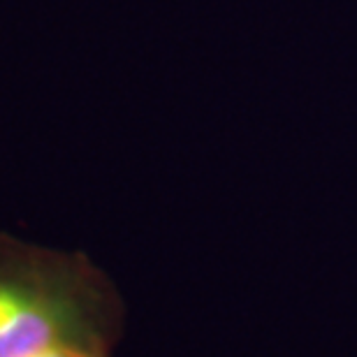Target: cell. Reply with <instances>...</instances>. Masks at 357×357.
<instances>
[{
	"instance_id": "2",
	"label": "cell",
	"mask_w": 357,
	"mask_h": 357,
	"mask_svg": "<svg viewBox=\"0 0 357 357\" xmlns=\"http://www.w3.org/2000/svg\"><path fill=\"white\" fill-rule=\"evenodd\" d=\"M31 357H112L107 353H98V351H86V348H52V351L31 355Z\"/></svg>"
},
{
	"instance_id": "1",
	"label": "cell",
	"mask_w": 357,
	"mask_h": 357,
	"mask_svg": "<svg viewBox=\"0 0 357 357\" xmlns=\"http://www.w3.org/2000/svg\"><path fill=\"white\" fill-rule=\"evenodd\" d=\"M119 325L116 290L86 255L0 232V357L52 348L112 355Z\"/></svg>"
}]
</instances>
